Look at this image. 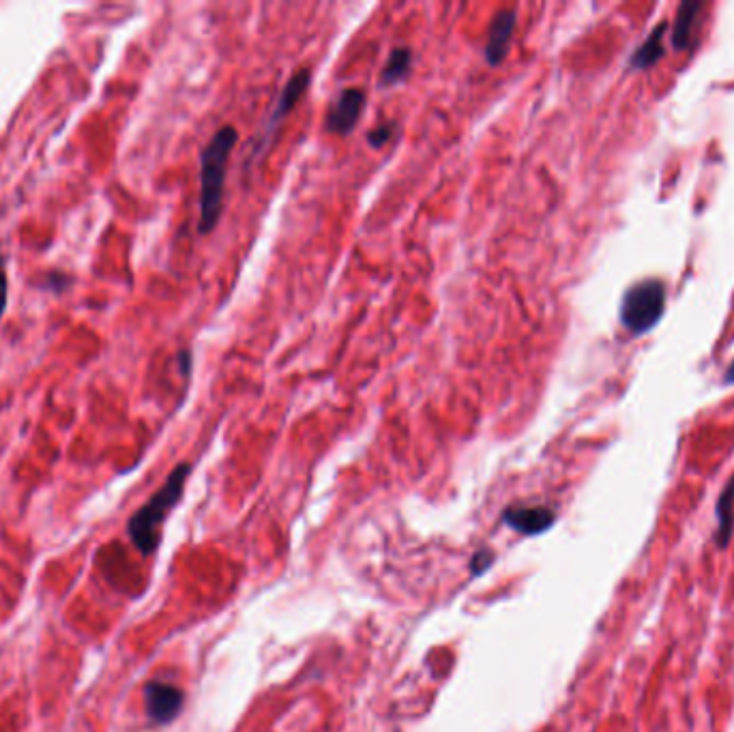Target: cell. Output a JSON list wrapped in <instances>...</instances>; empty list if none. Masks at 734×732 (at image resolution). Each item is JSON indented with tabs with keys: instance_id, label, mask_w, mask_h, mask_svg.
Masks as SVG:
<instances>
[{
	"instance_id": "obj_7",
	"label": "cell",
	"mask_w": 734,
	"mask_h": 732,
	"mask_svg": "<svg viewBox=\"0 0 734 732\" xmlns=\"http://www.w3.org/2000/svg\"><path fill=\"white\" fill-rule=\"evenodd\" d=\"M503 520L507 522V526H511L513 531H518L522 535H539L550 529L556 520V514L550 507H541V505L509 507L503 514Z\"/></svg>"
},
{
	"instance_id": "obj_9",
	"label": "cell",
	"mask_w": 734,
	"mask_h": 732,
	"mask_svg": "<svg viewBox=\"0 0 734 732\" xmlns=\"http://www.w3.org/2000/svg\"><path fill=\"white\" fill-rule=\"evenodd\" d=\"M704 9L702 3L698 0H685L681 3L679 11H677V20L672 24V48L674 50H687L692 46V37H694V24L698 13Z\"/></svg>"
},
{
	"instance_id": "obj_10",
	"label": "cell",
	"mask_w": 734,
	"mask_h": 732,
	"mask_svg": "<svg viewBox=\"0 0 734 732\" xmlns=\"http://www.w3.org/2000/svg\"><path fill=\"white\" fill-rule=\"evenodd\" d=\"M668 31V22L657 24L653 28V33L647 37V41L631 54L629 58V67L631 69H651L653 65H657L662 61L666 54V46H664V33Z\"/></svg>"
},
{
	"instance_id": "obj_14",
	"label": "cell",
	"mask_w": 734,
	"mask_h": 732,
	"mask_svg": "<svg viewBox=\"0 0 734 732\" xmlns=\"http://www.w3.org/2000/svg\"><path fill=\"white\" fill-rule=\"evenodd\" d=\"M7 303H9V280H7L5 260L0 258V318H3L7 310Z\"/></svg>"
},
{
	"instance_id": "obj_16",
	"label": "cell",
	"mask_w": 734,
	"mask_h": 732,
	"mask_svg": "<svg viewBox=\"0 0 734 732\" xmlns=\"http://www.w3.org/2000/svg\"><path fill=\"white\" fill-rule=\"evenodd\" d=\"M179 359H181L183 376H189V372H192V353H189V350H183V353L179 355Z\"/></svg>"
},
{
	"instance_id": "obj_8",
	"label": "cell",
	"mask_w": 734,
	"mask_h": 732,
	"mask_svg": "<svg viewBox=\"0 0 734 732\" xmlns=\"http://www.w3.org/2000/svg\"><path fill=\"white\" fill-rule=\"evenodd\" d=\"M310 82H312V73L307 71V69H299L295 73V76H292L286 82L284 91H282V97H280V101H277V106H275V110L271 114L269 129H267V140L271 138L273 129L277 125H280L292 110H295V106L299 104V99L305 95V91H307V86H310Z\"/></svg>"
},
{
	"instance_id": "obj_17",
	"label": "cell",
	"mask_w": 734,
	"mask_h": 732,
	"mask_svg": "<svg viewBox=\"0 0 734 732\" xmlns=\"http://www.w3.org/2000/svg\"><path fill=\"white\" fill-rule=\"evenodd\" d=\"M724 383L726 385H734V361L730 363V368L726 370V374H724Z\"/></svg>"
},
{
	"instance_id": "obj_4",
	"label": "cell",
	"mask_w": 734,
	"mask_h": 732,
	"mask_svg": "<svg viewBox=\"0 0 734 732\" xmlns=\"http://www.w3.org/2000/svg\"><path fill=\"white\" fill-rule=\"evenodd\" d=\"M365 108V93L361 89H344L337 95L325 116L327 131L335 136H348L357 127Z\"/></svg>"
},
{
	"instance_id": "obj_2",
	"label": "cell",
	"mask_w": 734,
	"mask_h": 732,
	"mask_svg": "<svg viewBox=\"0 0 734 732\" xmlns=\"http://www.w3.org/2000/svg\"><path fill=\"white\" fill-rule=\"evenodd\" d=\"M189 471H192L189 464L176 466L168 475L164 486L151 496L149 503L142 505L136 514L131 516L127 524V533L142 554H151L159 546V526L183 496Z\"/></svg>"
},
{
	"instance_id": "obj_13",
	"label": "cell",
	"mask_w": 734,
	"mask_h": 732,
	"mask_svg": "<svg viewBox=\"0 0 734 732\" xmlns=\"http://www.w3.org/2000/svg\"><path fill=\"white\" fill-rule=\"evenodd\" d=\"M395 131H398V123H393V121L380 123L370 131V134H367V142H370V146H374V149H383L387 142H391Z\"/></svg>"
},
{
	"instance_id": "obj_12",
	"label": "cell",
	"mask_w": 734,
	"mask_h": 732,
	"mask_svg": "<svg viewBox=\"0 0 734 732\" xmlns=\"http://www.w3.org/2000/svg\"><path fill=\"white\" fill-rule=\"evenodd\" d=\"M410 67H413V52H410L408 48L391 50L387 58V65L383 69V76H380V84L383 86L400 84L402 80H406Z\"/></svg>"
},
{
	"instance_id": "obj_11",
	"label": "cell",
	"mask_w": 734,
	"mask_h": 732,
	"mask_svg": "<svg viewBox=\"0 0 734 732\" xmlns=\"http://www.w3.org/2000/svg\"><path fill=\"white\" fill-rule=\"evenodd\" d=\"M734 533V475L726 483L724 492L717 499V533L715 544L719 548H726Z\"/></svg>"
},
{
	"instance_id": "obj_3",
	"label": "cell",
	"mask_w": 734,
	"mask_h": 732,
	"mask_svg": "<svg viewBox=\"0 0 734 732\" xmlns=\"http://www.w3.org/2000/svg\"><path fill=\"white\" fill-rule=\"evenodd\" d=\"M666 284L647 277L631 284L621 301V322L631 335L653 331L666 314Z\"/></svg>"
},
{
	"instance_id": "obj_1",
	"label": "cell",
	"mask_w": 734,
	"mask_h": 732,
	"mask_svg": "<svg viewBox=\"0 0 734 732\" xmlns=\"http://www.w3.org/2000/svg\"><path fill=\"white\" fill-rule=\"evenodd\" d=\"M239 142V131L232 125H224L200 155V224L198 230L209 234L215 230L219 215L224 209V185L228 174V161Z\"/></svg>"
},
{
	"instance_id": "obj_15",
	"label": "cell",
	"mask_w": 734,
	"mask_h": 732,
	"mask_svg": "<svg viewBox=\"0 0 734 732\" xmlns=\"http://www.w3.org/2000/svg\"><path fill=\"white\" fill-rule=\"evenodd\" d=\"M492 563V554L488 550H481L475 554V561H473V574H481L483 569H486L488 565Z\"/></svg>"
},
{
	"instance_id": "obj_6",
	"label": "cell",
	"mask_w": 734,
	"mask_h": 732,
	"mask_svg": "<svg viewBox=\"0 0 734 732\" xmlns=\"http://www.w3.org/2000/svg\"><path fill=\"white\" fill-rule=\"evenodd\" d=\"M516 22H518L516 11L496 13V18L488 28L486 48H483V56H486V63L490 67H498L505 61L513 31H516Z\"/></svg>"
},
{
	"instance_id": "obj_5",
	"label": "cell",
	"mask_w": 734,
	"mask_h": 732,
	"mask_svg": "<svg viewBox=\"0 0 734 732\" xmlns=\"http://www.w3.org/2000/svg\"><path fill=\"white\" fill-rule=\"evenodd\" d=\"M185 696L170 683L164 681H151L144 687V707L146 715L151 717L155 724H168L183 709Z\"/></svg>"
}]
</instances>
